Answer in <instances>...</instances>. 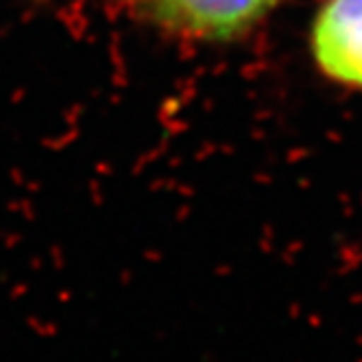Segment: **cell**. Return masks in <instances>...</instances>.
I'll use <instances>...</instances> for the list:
<instances>
[{
  "mask_svg": "<svg viewBox=\"0 0 362 362\" xmlns=\"http://www.w3.org/2000/svg\"><path fill=\"white\" fill-rule=\"evenodd\" d=\"M310 55L325 79L362 92V0H323L310 27Z\"/></svg>",
  "mask_w": 362,
  "mask_h": 362,
  "instance_id": "cell-2",
  "label": "cell"
},
{
  "mask_svg": "<svg viewBox=\"0 0 362 362\" xmlns=\"http://www.w3.org/2000/svg\"><path fill=\"white\" fill-rule=\"evenodd\" d=\"M166 33L201 42L236 40L262 22L279 0H132Z\"/></svg>",
  "mask_w": 362,
  "mask_h": 362,
  "instance_id": "cell-1",
  "label": "cell"
}]
</instances>
